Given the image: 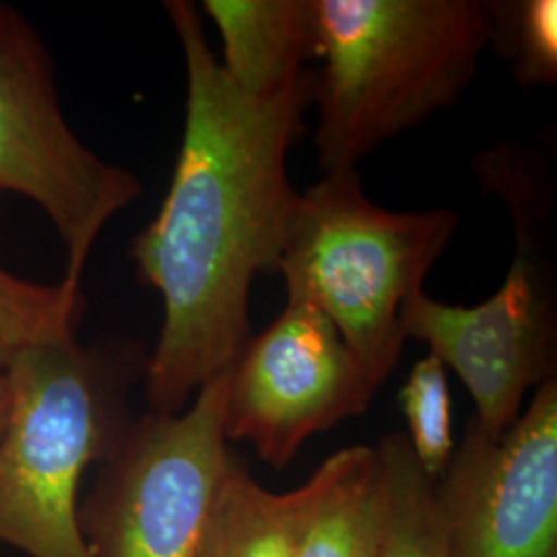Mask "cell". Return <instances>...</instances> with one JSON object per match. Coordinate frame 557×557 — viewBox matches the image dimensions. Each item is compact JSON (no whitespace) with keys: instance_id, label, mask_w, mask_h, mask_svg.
Segmentation results:
<instances>
[{"instance_id":"6da1fadb","label":"cell","mask_w":557,"mask_h":557,"mask_svg":"<svg viewBox=\"0 0 557 557\" xmlns=\"http://www.w3.org/2000/svg\"><path fill=\"white\" fill-rule=\"evenodd\" d=\"M165 13L186 64L184 135L170 190L133 239L131 259L163 301L145 368L147 400L151 411L174 416L252 337V283L277 273L298 209L287 153L304 133L317 75L278 100H252L225 75L197 4L170 0Z\"/></svg>"},{"instance_id":"7a4b0ae2","label":"cell","mask_w":557,"mask_h":557,"mask_svg":"<svg viewBox=\"0 0 557 557\" xmlns=\"http://www.w3.org/2000/svg\"><path fill=\"white\" fill-rule=\"evenodd\" d=\"M319 32L314 145L324 174L457 103L494 46L499 2L310 0Z\"/></svg>"},{"instance_id":"3957f363","label":"cell","mask_w":557,"mask_h":557,"mask_svg":"<svg viewBox=\"0 0 557 557\" xmlns=\"http://www.w3.org/2000/svg\"><path fill=\"white\" fill-rule=\"evenodd\" d=\"M139 343L77 337L23 351L4 370L13 403L0 438V541L29 557H94L79 524V487L133 419L145 379Z\"/></svg>"},{"instance_id":"277c9868","label":"cell","mask_w":557,"mask_h":557,"mask_svg":"<svg viewBox=\"0 0 557 557\" xmlns=\"http://www.w3.org/2000/svg\"><path fill=\"white\" fill-rule=\"evenodd\" d=\"M450 209L397 213L368 199L358 170L324 174L299 195L278 271L287 299L319 308L384 384L405 347L400 308L450 246Z\"/></svg>"},{"instance_id":"5b68a950","label":"cell","mask_w":557,"mask_h":557,"mask_svg":"<svg viewBox=\"0 0 557 557\" xmlns=\"http://www.w3.org/2000/svg\"><path fill=\"white\" fill-rule=\"evenodd\" d=\"M481 180L498 190L515 221V257L498 292L478 306H453L423 289L400 308L405 337L418 338L475 400L473 419L492 436L517 421L531 388L556 379V289L539 239L537 213L522 193L515 156L481 160Z\"/></svg>"},{"instance_id":"8992f818","label":"cell","mask_w":557,"mask_h":557,"mask_svg":"<svg viewBox=\"0 0 557 557\" xmlns=\"http://www.w3.org/2000/svg\"><path fill=\"white\" fill-rule=\"evenodd\" d=\"M230 370L180 413L133 421L101 462L79 524L94 557H199L202 533L230 457Z\"/></svg>"},{"instance_id":"52a82bcc","label":"cell","mask_w":557,"mask_h":557,"mask_svg":"<svg viewBox=\"0 0 557 557\" xmlns=\"http://www.w3.org/2000/svg\"><path fill=\"white\" fill-rule=\"evenodd\" d=\"M140 190L131 170L101 160L75 135L40 34L0 2V195L32 200L54 225L66 252L64 281L83 285L103 227Z\"/></svg>"},{"instance_id":"ba28073f","label":"cell","mask_w":557,"mask_h":557,"mask_svg":"<svg viewBox=\"0 0 557 557\" xmlns=\"http://www.w3.org/2000/svg\"><path fill=\"white\" fill-rule=\"evenodd\" d=\"M380 386L319 308L287 299L230 368L225 438L281 471L310 436L366 413Z\"/></svg>"},{"instance_id":"9c48e42d","label":"cell","mask_w":557,"mask_h":557,"mask_svg":"<svg viewBox=\"0 0 557 557\" xmlns=\"http://www.w3.org/2000/svg\"><path fill=\"white\" fill-rule=\"evenodd\" d=\"M434 499L453 557H557V380L498 436L471 419Z\"/></svg>"},{"instance_id":"30bf717a","label":"cell","mask_w":557,"mask_h":557,"mask_svg":"<svg viewBox=\"0 0 557 557\" xmlns=\"http://www.w3.org/2000/svg\"><path fill=\"white\" fill-rule=\"evenodd\" d=\"M223 40L225 75L252 100L273 101L314 79L320 59L310 0H205Z\"/></svg>"},{"instance_id":"8fae6325","label":"cell","mask_w":557,"mask_h":557,"mask_svg":"<svg viewBox=\"0 0 557 557\" xmlns=\"http://www.w3.org/2000/svg\"><path fill=\"white\" fill-rule=\"evenodd\" d=\"M324 485V467L292 492H271L230 453L202 533L199 557H294Z\"/></svg>"},{"instance_id":"7c38bea8","label":"cell","mask_w":557,"mask_h":557,"mask_svg":"<svg viewBox=\"0 0 557 557\" xmlns=\"http://www.w3.org/2000/svg\"><path fill=\"white\" fill-rule=\"evenodd\" d=\"M324 485L294 557H376L382 506L376 446L343 448L322 462Z\"/></svg>"},{"instance_id":"4fadbf2b","label":"cell","mask_w":557,"mask_h":557,"mask_svg":"<svg viewBox=\"0 0 557 557\" xmlns=\"http://www.w3.org/2000/svg\"><path fill=\"white\" fill-rule=\"evenodd\" d=\"M376 453L382 506L376 557H453L434 499V479L421 469L407 436H384Z\"/></svg>"},{"instance_id":"5bb4252c","label":"cell","mask_w":557,"mask_h":557,"mask_svg":"<svg viewBox=\"0 0 557 557\" xmlns=\"http://www.w3.org/2000/svg\"><path fill=\"white\" fill-rule=\"evenodd\" d=\"M83 310V285H44L0 269V374L23 351L75 337Z\"/></svg>"},{"instance_id":"9a60e30c","label":"cell","mask_w":557,"mask_h":557,"mask_svg":"<svg viewBox=\"0 0 557 557\" xmlns=\"http://www.w3.org/2000/svg\"><path fill=\"white\" fill-rule=\"evenodd\" d=\"M400 405L409 425L405 434L409 446L425 475L436 481L457 448L448 374L436 356L430 354L411 368L400 391Z\"/></svg>"},{"instance_id":"2e32d148","label":"cell","mask_w":557,"mask_h":557,"mask_svg":"<svg viewBox=\"0 0 557 557\" xmlns=\"http://www.w3.org/2000/svg\"><path fill=\"white\" fill-rule=\"evenodd\" d=\"M556 0L499 2L494 46L515 60V75L522 85L556 83Z\"/></svg>"},{"instance_id":"e0dca14e","label":"cell","mask_w":557,"mask_h":557,"mask_svg":"<svg viewBox=\"0 0 557 557\" xmlns=\"http://www.w3.org/2000/svg\"><path fill=\"white\" fill-rule=\"evenodd\" d=\"M11 403H13L11 382H9V376L2 372L0 374V438L4 434L7 421H9V416H11Z\"/></svg>"}]
</instances>
